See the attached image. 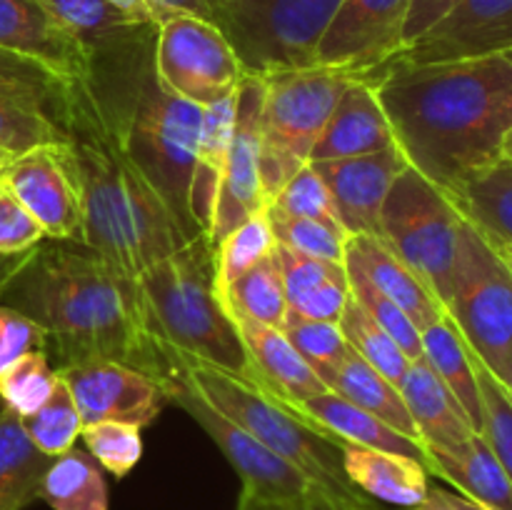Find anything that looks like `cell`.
I'll return each instance as SVG.
<instances>
[{"instance_id":"obj_9","label":"cell","mask_w":512,"mask_h":510,"mask_svg":"<svg viewBox=\"0 0 512 510\" xmlns=\"http://www.w3.org/2000/svg\"><path fill=\"white\" fill-rule=\"evenodd\" d=\"M380 228V240L445 308L463 233V215L453 200L408 165L385 198Z\"/></svg>"},{"instance_id":"obj_58","label":"cell","mask_w":512,"mask_h":510,"mask_svg":"<svg viewBox=\"0 0 512 510\" xmlns=\"http://www.w3.org/2000/svg\"><path fill=\"white\" fill-rule=\"evenodd\" d=\"M10 158H13V155H8V153H3V150H0V170L5 168V163H8Z\"/></svg>"},{"instance_id":"obj_54","label":"cell","mask_w":512,"mask_h":510,"mask_svg":"<svg viewBox=\"0 0 512 510\" xmlns=\"http://www.w3.org/2000/svg\"><path fill=\"white\" fill-rule=\"evenodd\" d=\"M150 3L158 10L160 18H168V15L173 13H190L198 15V18L210 20L208 3H205V0H150Z\"/></svg>"},{"instance_id":"obj_11","label":"cell","mask_w":512,"mask_h":510,"mask_svg":"<svg viewBox=\"0 0 512 510\" xmlns=\"http://www.w3.org/2000/svg\"><path fill=\"white\" fill-rule=\"evenodd\" d=\"M153 73L165 93L208 108L238 90L245 68L218 25L173 13L155 28Z\"/></svg>"},{"instance_id":"obj_3","label":"cell","mask_w":512,"mask_h":510,"mask_svg":"<svg viewBox=\"0 0 512 510\" xmlns=\"http://www.w3.org/2000/svg\"><path fill=\"white\" fill-rule=\"evenodd\" d=\"M58 123L78 165L85 245L115 273L140 280L145 270L193 240L125 150L118 115L100 95L98 80L68 85Z\"/></svg>"},{"instance_id":"obj_31","label":"cell","mask_w":512,"mask_h":510,"mask_svg":"<svg viewBox=\"0 0 512 510\" xmlns=\"http://www.w3.org/2000/svg\"><path fill=\"white\" fill-rule=\"evenodd\" d=\"M50 460L25 435L20 415H0V510H23L40 498Z\"/></svg>"},{"instance_id":"obj_42","label":"cell","mask_w":512,"mask_h":510,"mask_svg":"<svg viewBox=\"0 0 512 510\" xmlns=\"http://www.w3.org/2000/svg\"><path fill=\"white\" fill-rule=\"evenodd\" d=\"M265 208H268L270 213L318 220V223H325L333 230L345 233L343 225H340L338 220V213H335L328 185L323 183V178H320L318 170L313 168V163L300 168L298 173H295L293 178L268 200Z\"/></svg>"},{"instance_id":"obj_35","label":"cell","mask_w":512,"mask_h":510,"mask_svg":"<svg viewBox=\"0 0 512 510\" xmlns=\"http://www.w3.org/2000/svg\"><path fill=\"white\" fill-rule=\"evenodd\" d=\"M20 423L30 443L48 458H58L65 450L75 448V440L83 433V420L68 380L58 373L50 398L35 413L20 418Z\"/></svg>"},{"instance_id":"obj_25","label":"cell","mask_w":512,"mask_h":510,"mask_svg":"<svg viewBox=\"0 0 512 510\" xmlns=\"http://www.w3.org/2000/svg\"><path fill=\"white\" fill-rule=\"evenodd\" d=\"M425 468L430 475L448 480L475 503L495 510H512L508 473L480 433L453 450H425Z\"/></svg>"},{"instance_id":"obj_7","label":"cell","mask_w":512,"mask_h":510,"mask_svg":"<svg viewBox=\"0 0 512 510\" xmlns=\"http://www.w3.org/2000/svg\"><path fill=\"white\" fill-rule=\"evenodd\" d=\"M358 75L310 65L263 75L265 95L260 113V173L265 205L310 163L340 95Z\"/></svg>"},{"instance_id":"obj_33","label":"cell","mask_w":512,"mask_h":510,"mask_svg":"<svg viewBox=\"0 0 512 510\" xmlns=\"http://www.w3.org/2000/svg\"><path fill=\"white\" fill-rule=\"evenodd\" d=\"M218 298L233 320H253V323L280 328L288 313V298H285L275 250L243 275H238L228 288L220 290Z\"/></svg>"},{"instance_id":"obj_28","label":"cell","mask_w":512,"mask_h":510,"mask_svg":"<svg viewBox=\"0 0 512 510\" xmlns=\"http://www.w3.org/2000/svg\"><path fill=\"white\" fill-rule=\"evenodd\" d=\"M35 3L48 10L65 28L80 35L95 50V55L103 50L120 53L133 48L158 28V25L138 23L108 0H35Z\"/></svg>"},{"instance_id":"obj_41","label":"cell","mask_w":512,"mask_h":510,"mask_svg":"<svg viewBox=\"0 0 512 510\" xmlns=\"http://www.w3.org/2000/svg\"><path fill=\"white\" fill-rule=\"evenodd\" d=\"M58 370L50 365L43 350H30L0 373V398L15 415L35 413L50 398Z\"/></svg>"},{"instance_id":"obj_44","label":"cell","mask_w":512,"mask_h":510,"mask_svg":"<svg viewBox=\"0 0 512 510\" xmlns=\"http://www.w3.org/2000/svg\"><path fill=\"white\" fill-rule=\"evenodd\" d=\"M140 425L120 423V420H103V423L83 425L80 438L93 455L95 463L108 470L115 478H125L143 458V435Z\"/></svg>"},{"instance_id":"obj_20","label":"cell","mask_w":512,"mask_h":510,"mask_svg":"<svg viewBox=\"0 0 512 510\" xmlns=\"http://www.w3.org/2000/svg\"><path fill=\"white\" fill-rule=\"evenodd\" d=\"M233 323L248 350L255 385L263 388L270 398L288 408H298L305 400L328 393V385L300 358L283 330L253 320H233Z\"/></svg>"},{"instance_id":"obj_61","label":"cell","mask_w":512,"mask_h":510,"mask_svg":"<svg viewBox=\"0 0 512 510\" xmlns=\"http://www.w3.org/2000/svg\"><path fill=\"white\" fill-rule=\"evenodd\" d=\"M508 393H510V400H512V385L508 388Z\"/></svg>"},{"instance_id":"obj_19","label":"cell","mask_w":512,"mask_h":510,"mask_svg":"<svg viewBox=\"0 0 512 510\" xmlns=\"http://www.w3.org/2000/svg\"><path fill=\"white\" fill-rule=\"evenodd\" d=\"M0 48L45 65L65 83L95 78V50L35 0H0Z\"/></svg>"},{"instance_id":"obj_43","label":"cell","mask_w":512,"mask_h":510,"mask_svg":"<svg viewBox=\"0 0 512 510\" xmlns=\"http://www.w3.org/2000/svg\"><path fill=\"white\" fill-rule=\"evenodd\" d=\"M345 270H348L350 298L403 348V353L410 360L423 358V338H420V330L415 328L413 320L405 315V310L395 305L390 298H385L360 270L350 268V265H345Z\"/></svg>"},{"instance_id":"obj_48","label":"cell","mask_w":512,"mask_h":510,"mask_svg":"<svg viewBox=\"0 0 512 510\" xmlns=\"http://www.w3.org/2000/svg\"><path fill=\"white\" fill-rule=\"evenodd\" d=\"M45 238L33 215L10 193L0 188V255H20L33 250Z\"/></svg>"},{"instance_id":"obj_59","label":"cell","mask_w":512,"mask_h":510,"mask_svg":"<svg viewBox=\"0 0 512 510\" xmlns=\"http://www.w3.org/2000/svg\"><path fill=\"white\" fill-rule=\"evenodd\" d=\"M5 410H8V408H5V403H3V398H0V415H3V413H5Z\"/></svg>"},{"instance_id":"obj_55","label":"cell","mask_w":512,"mask_h":510,"mask_svg":"<svg viewBox=\"0 0 512 510\" xmlns=\"http://www.w3.org/2000/svg\"><path fill=\"white\" fill-rule=\"evenodd\" d=\"M110 5H115L118 10H123L125 15H130V18H135L138 23H145V25H158L160 20V13L153 8V3L150 0H108Z\"/></svg>"},{"instance_id":"obj_22","label":"cell","mask_w":512,"mask_h":510,"mask_svg":"<svg viewBox=\"0 0 512 510\" xmlns=\"http://www.w3.org/2000/svg\"><path fill=\"white\" fill-rule=\"evenodd\" d=\"M398 388L425 450H453L478 433L463 405L425 358L410 360Z\"/></svg>"},{"instance_id":"obj_52","label":"cell","mask_w":512,"mask_h":510,"mask_svg":"<svg viewBox=\"0 0 512 510\" xmlns=\"http://www.w3.org/2000/svg\"><path fill=\"white\" fill-rule=\"evenodd\" d=\"M235 510H348L340 503L330 498L320 500H278V498H263V495H255L243 490L240 493L238 505Z\"/></svg>"},{"instance_id":"obj_56","label":"cell","mask_w":512,"mask_h":510,"mask_svg":"<svg viewBox=\"0 0 512 510\" xmlns=\"http://www.w3.org/2000/svg\"><path fill=\"white\" fill-rule=\"evenodd\" d=\"M485 243H488L490 248L495 250V255L503 260V265L508 268V273L512 275V243H510V240H485Z\"/></svg>"},{"instance_id":"obj_27","label":"cell","mask_w":512,"mask_h":510,"mask_svg":"<svg viewBox=\"0 0 512 510\" xmlns=\"http://www.w3.org/2000/svg\"><path fill=\"white\" fill-rule=\"evenodd\" d=\"M235 100H238V90L228 98L203 108V125H200L198 153H195L193 165V183H190V213H193L200 233L205 235L210 233V225H213L215 200H218L230 138H233Z\"/></svg>"},{"instance_id":"obj_50","label":"cell","mask_w":512,"mask_h":510,"mask_svg":"<svg viewBox=\"0 0 512 510\" xmlns=\"http://www.w3.org/2000/svg\"><path fill=\"white\" fill-rule=\"evenodd\" d=\"M350 300V285L345 283H328L320 285V288L310 290V293L300 295L293 303L288 305L295 313L305 315L310 320H323V323H338L340 315H343L345 305Z\"/></svg>"},{"instance_id":"obj_13","label":"cell","mask_w":512,"mask_h":510,"mask_svg":"<svg viewBox=\"0 0 512 510\" xmlns=\"http://www.w3.org/2000/svg\"><path fill=\"white\" fill-rule=\"evenodd\" d=\"M170 403L180 405V408H183L185 413L210 435V440L223 450L228 463L233 465L235 473L243 480V490H248V493L278 500H335L333 495L325 493L315 480H310L303 470H298L293 463L280 458V455L273 453L268 445H263L258 438H253L248 430L235 425L233 420H228L223 413H218L213 405L205 403V400L190 388L183 370H180V378L175 380L173 388H170ZM335 503H338V500H335Z\"/></svg>"},{"instance_id":"obj_1","label":"cell","mask_w":512,"mask_h":510,"mask_svg":"<svg viewBox=\"0 0 512 510\" xmlns=\"http://www.w3.org/2000/svg\"><path fill=\"white\" fill-rule=\"evenodd\" d=\"M40 325L55 370L120 363L173 388L178 353L160 335L140 280L115 273L85 243L43 240L0 293Z\"/></svg>"},{"instance_id":"obj_49","label":"cell","mask_w":512,"mask_h":510,"mask_svg":"<svg viewBox=\"0 0 512 510\" xmlns=\"http://www.w3.org/2000/svg\"><path fill=\"white\" fill-rule=\"evenodd\" d=\"M43 348L45 333L40 330V325H35L33 320L25 318L15 308L0 303V373L10 363H15L20 355Z\"/></svg>"},{"instance_id":"obj_29","label":"cell","mask_w":512,"mask_h":510,"mask_svg":"<svg viewBox=\"0 0 512 510\" xmlns=\"http://www.w3.org/2000/svg\"><path fill=\"white\" fill-rule=\"evenodd\" d=\"M328 390H333L335 395L345 398L348 403L363 408L365 413L380 418L390 428L418 440V430H415V423L410 418L408 405H405L398 385L385 378L383 373H378L373 365L365 363L355 350H350L343 365L328 380Z\"/></svg>"},{"instance_id":"obj_4","label":"cell","mask_w":512,"mask_h":510,"mask_svg":"<svg viewBox=\"0 0 512 510\" xmlns=\"http://www.w3.org/2000/svg\"><path fill=\"white\" fill-rule=\"evenodd\" d=\"M178 365L190 388L205 403L213 405L235 425L248 430L253 438L268 445L280 458L303 470L340 505L350 510L375 508V500L365 498L345 475L343 440L308 423L303 415L293 413L288 405L278 403L263 388L240 375L183 353H178Z\"/></svg>"},{"instance_id":"obj_36","label":"cell","mask_w":512,"mask_h":510,"mask_svg":"<svg viewBox=\"0 0 512 510\" xmlns=\"http://www.w3.org/2000/svg\"><path fill=\"white\" fill-rule=\"evenodd\" d=\"M338 328L343 333L345 343L350 345V350H355L365 363L373 365L378 373L393 380L395 385L400 383L405 368L410 365V358L353 298L345 305L343 315L338 320Z\"/></svg>"},{"instance_id":"obj_34","label":"cell","mask_w":512,"mask_h":510,"mask_svg":"<svg viewBox=\"0 0 512 510\" xmlns=\"http://www.w3.org/2000/svg\"><path fill=\"white\" fill-rule=\"evenodd\" d=\"M453 205L485 240L512 243V160H498L470 180L455 195Z\"/></svg>"},{"instance_id":"obj_53","label":"cell","mask_w":512,"mask_h":510,"mask_svg":"<svg viewBox=\"0 0 512 510\" xmlns=\"http://www.w3.org/2000/svg\"><path fill=\"white\" fill-rule=\"evenodd\" d=\"M410 510H488V508L475 503L473 498H468V495L463 493H453V490L440 488V485H430L425 498Z\"/></svg>"},{"instance_id":"obj_5","label":"cell","mask_w":512,"mask_h":510,"mask_svg":"<svg viewBox=\"0 0 512 510\" xmlns=\"http://www.w3.org/2000/svg\"><path fill=\"white\" fill-rule=\"evenodd\" d=\"M140 285L170 348L255 383L248 350L215 290V248L208 235L145 270Z\"/></svg>"},{"instance_id":"obj_32","label":"cell","mask_w":512,"mask_h":510,"mask_svg":"<svg viewBox=\"0 0 512 510\" xmlns=\"http://www.w3.org/2000/svg\"><path fill=\"white\" fill-rule=\"evenodd\" d=\"M40 500L53 510H108L103 468L88 450H65L50 460L40 483Z\"/></svg>"},{"instance_id":"obj_40","label":"cell","mask_w":512,"mask_h":510,"mask_svg":"<svg viewBox=\"0 0 512 510\" xmlns=\"http://www.w3.org/2000/svg\"><path fill=\"white\" fill-rule=\"evenodd\" d=\"M68 140L63 125L50 110L23 100L0 98V150L8 155L28 153L40 145Z\"/></svg>"},{"instance_id":"obj_47","label":"cell","mask_w":512,"mask_h":510,"mask_svg":"<svg viewBox=\"0 0 512 510\" xmlns=\"http://www.w3.org/2000/svg\"><path fill=\"white\" fill-rule=\"evenodd\" d=\"M275 258H278L280 275H283L288 305L293 303L295 298H300V295L320 288V285L345 283V280H348V270H345V265L308 258V255L293 253V250L283 248V245L278 243H275Z\"/></svg>"},{"instance_id":"obj_37","label":"cell","mask_w":512,"mask_h":510,"mask_svg":"<svg viewBox=\"0 0 512 510\" xmlns=\"http://www.w3.org/2000/svg\"><path fill=\"white\" fill-rule=\"evenodd\" d=\"M275 250L273 225H270L268 210H258L248 220L238 225L223 243L215 248V290H223L233 283L238 275L253 268L255 263Z\"/></svg>"},{"instance_id":"obj_21","label":"cell","mask_w":512,"mask_h":510,"mask_svg":"<svg viewBox=\"0 0 512 510\" xmlns=\"http://www.w3.org/2000/svg\"><path fill=\"white\" fill-rule=\"evenodd\" d=\"M390 145H395L393 130L375 95L373 80L358 78L340 95L318 145L313 148L310 163L378 153Z\"/></svg>"},{"instance_id":"obj_26","label":"cell","mask_w":512,"mask_h":510,"mask_svg":"<svg viewBox=\"0 0 512 510\" xmlns=\"http://www.w3.org/2000/svg\"><path fill=\"white\" fill-rule=\"evenodd\" d=\"M293 413L303 415L308 423L318 425L325 433L335 435L343 443L363 445V448H375V450H388V453L408 455V458L420 460L425 463V448L418 440L408 438L400 430L390 428L388 423H383L375 415L365 413L358 405L348 403L345 398L335 395L333 390L318 395V398H310L305 403H300L298 408H290Z\"/></svg>"},{"instance_id":"obj_39","label":"cell","mask_w":512,"mask_h":510,"mask_svg":"<svg viewBox=\"0 0 512 510\" xmlns=\"http://www.w3.org/2000/svg\"><path fill=\"white\" fill-rule=\"evenodd\" d=\"M68 85L45 65L0 48V98L40 105L58 118Z\"/></svg>"},{"instance_id":"obj_30","label":"cell","mask_w":512,"mask_h":510,"mask_svg":"<svg viewBox=\"0 0 512 510\" xmlns=\"http://www.w3.org/2000/svg\"><path fill=\"white\" fill-rule=\"evenodd\" d=\"M420 338H423V358L440 375V380L448 385L450 393L458 398L473 428L480 433V428H483V400H480L473 353H470L463 335L458 333L453 320L445 315L443 320L425 328Z\"/></svg>"},{"instance_id":"obj_18","label":"cell","mask_w":512,"mask_h":510,"mask_svg":"<svg viewBox=\"0 0 512 510\" xmlns=\"http://www.w3.org/2000/svg\"><path fill=\"white\" fill-rule=\"evenodd\" d=\"M313 168L328 185L345 235L348 238L353 235L383 238L380 215H383L385 198L398 175L408 168V160L400 153L398 145H390L378 153L355 155V158L318 160Z\"/></svg>"},{"instance_id":"obj_14","label":"cell","mask_w":512,"mask_h":510,"mask_svg":"<svg viewBox=\"0 0 512 510\" xmlns=\"http://www.w3.org/2000/svg\"><path fill=\"white\" fill-rule=\"evenodd\" d=\"M413 0H340L315 48V65L373 78L403 48Z\"/></svg>"},{"instance_id":"obj_6","label":"cell","mask_w":512,"mask_h":510,"mask_svg":"<svg viewBox=\"0 0 512 510\" xmlns=\"http://www.w3.org/2000/svg\"><path fill=\"white\" fill-rule=\"evenodd\" d=\"M123 145L140 173L150 180L173 218L188 238H198L200 228L190 213V183H193L195 153H198L203 108L165 93L150 63L130 85V98L115 108Z\"/></svg>"},{"instance_id":"obj_8","label":"cell","mask_w":512,"mask_h":510,"mask_svg":"<svg viewBox=\"0 0 512 510\" xmlns=\"http://www.w3.org/2000/svg\"><path fill=\"white\" fill-rule=\"evenodd\" d=\"M245 73L310 68L340 0H205Z\"/></svg>"},{"instance_id":"obj_57","label":"cell","mask_w":512,"mask_h":510,"mask_svg":"<svg viewBox=\"0 0 512 510\" xmlns=\"http://www.w3.org/2000/svg\"><path fill=\"white\" fill-rule=\"evenodd\" d=\"M505 158L512 160V128H510L508 138H505Z\"/></svg>"},{"instance_id":"obj_24","label":"cell","mask_w":512,"mask_h":510,"mask_svg":"<svg viewBox=\"0 0 512 510\" xmlns=\"http://www.w3.org/2000/svg\"><path fill=\"white\" fill-rule=\"evenodd\" d=\"M343 468L350 483L365 498L395 508H415L430 488V473L425 463L388 450L343 443Z\"/></svg>"},{"instance_id":"obj_10","label":"cell","mask_w":512,"mask_h":510,"mask_svg":"<svg viewBox=\"0 0 512 510\" xmlns=\"http://www.w3.org/2000/svg\"><path fill=\"white\" fill-rule=\"evenodd\" d=\"M445 313L475 358L505 385H512V275L463 218L458 260Z\"/></svg>"},{"instance_id":"obj_63","label":"cell","mask_w":512,"mask_h":510,"mask_svg":"<svg viewBox=\"0 0 512 510\" xmlns=\"http://www.w3.org/2000/svg\"><path fill=\"white\" fill-rule=\"evenodd\" d=\"M368 510H378V508H368Z\"/></svg>"},{"instance_id":"obj_15","label":"cell","mask_w":512,"mask_h":510,"mask_svg":"<svg viewBox=\"0 0 512 510\" xmlns=\"http://www.w3.org/2000/svg\"><path fill=\"white\" fill-rule=\"evenodd\" d=\"M263 75L245 73L235 100V128L228 160L215 200L210 243L218 248L243 220L265 208L263 173H260V113H263Z\"/></svg>"},{"instance_id":"obj_16","label":"cell","mask_w":512,"mask_h":510,"mask_svg":"<svg viewBox=\"0 0 512 510\" xmlns=\"http://www.w3.org/2000/svg\"><path fill=\"white\" fill-rule=\"evenodd\" d=\"M512 50V0H458L420 38L403 45L400 63H453Z\"/></svg>"},{"instance_id":"obj_17","label":"cell","mask_w":512,"mask_h":510,"mask_svg":"<svg viewBox=\"0 0 512 510\" xmlns=\"http://www.w3.org/2000/svg\"><path fill=\"white\" fill-rule=\"evenodd\" d=\"M58 373L73 390L83 425L120 420L148 428L170 403L168 385L128 365L85 363Z\"/></svg>"},{"instance_id":"obj_62","label":"cell","mask_w":512,"mask_h":510,"mask_svg":"<svg viewBox=\"0 0 512 510\" xmlns=\"http://www.w3.org/2000/svg\"><path fill=\"white\" fill-rule=\"evenodd\" d=\"M485 508H488V505H485ZM488 510H495V508H488Z\"/></svg>"},{"instance_id":"obj_23","label":"cell","mask_w":512,"mask_h":510,"mask_svg":"<svg viewBox=\"0 0 512 510\" xmlns=\"http://www.w3.org/2000/svg\"><path fill=\"white\" fill-rule=\"evenodd\" d=\"M345 265L360 270L385 298L400 305L420 333L448 315L443 303L420 283L418 275L380 238H373V235H353V238H348V243H345Z\"/></svg>"},{"instance_id":"obj_51","label":"cell","mask_w":512,"mask_h":510,"mask_svg":"<svg viewBox=\"0 0 512 510\" xmlns=\"http://www.w3.org/2000/svg\"><path fill=\"white\" fill-rule=\"evenodd\" d=\"M455 3H458V0H413L408 20H405L403 45L413 43L415 38H420V35H423L430 25L438 23V20L443 18Z\"/></svg>"},{"instance_id":"obj_45","label":"cell","mask_w":512,"mask_h":510,"mask_svg":"<svg viewBox=\"0 0 512 510\" xmlns=\"http://www.w3.org/2000/svg\"><path fill=\"white\" fill-rule=\"evenodd\" d=\"M268 218L270 225H273V235L278 245L293 250V253L308 255V258L345 265V243H348V235L345 233L333 230L325 223H318V220L293 218V215L270 213V210Z\"/></svg>"},{"instance_id":"obj_46","label":"cell","mask_w":512,"mask_h":510,"mask_svg":"<svg viewBox=\"0 0 512 510\" xmlns=\"http://www.w3.org/2000/svg\"><path fill=\"white\" fill-rule=\"evenodd\" d=\"M473 353V350H470ZM475 375L480 385V400H483V428L480 435L488 440L495 458L500 460L503 470L512 483V400L508 388L480 363L473 355Z\"/></svg>"},{"instance_id":"obj_38","label":"cell","mask_w":512,"mask_h":510,"mask_svg":"<svg viewBox=\"0 0 512 510\" xmlns=\"http://www.w3.org/2000/svg\"><path fill=\"white\" fill-rule=\"evenodd\" d=\"M280 330L325 385L350 353V345L345 343L338 323L310 320L288 308Z\"/></svg>"},{"instance_id":"obj_2","label":"cell","mask_w":512,"mask_h":510,"mask_svg":"<svg viewBox=\"0 0 512 510\" xmlns=\"http://www.w3.org/2000/svg\"><path fill=\"white\" fill-rule=\"evenodd\" d=\"M370 80L400 153L450 200L505 158L512 128L508 55L423 65L390 60Z\"/></svg>"},{"instance_id":"obj_60","label":"cell","mask_w":512,"mask_h":510,"mask_svg":"<svg viewBox=\"0 0 512 510\" xmlns=\"http://www.w3.org/2000/svg\"><path fill=\"white\" fill-rule=\"evenodd\" d=\"M505 55H508V58L512 60V50H508V53H505Z\"/></svg>"},{"instance_id":"obj_12","label":"cell","mask_w":512,"mask_h":510,"mask_svg":"<svg viewBox=\"0 0 512 510\" xmlns=\"http://www.w3.org/2000/svg\"><path fill=\"white\" fill-rule=\"evenodd\" d=\"M0 188L33 215L48 240L85 243L83 188L68 140L13 155L0 170Z\"/></svg>"}]
</instances>
